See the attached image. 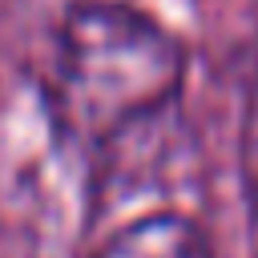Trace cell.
I'll use <instances>...</instances> for the list:
<instances>
[{"mask_svg": "<svg viewBox=\"0 0 258 258\" xmlns=\"http://www.w3.org/2000/svg\"><path fill=\"white\" fill-rule=\"evenodd\" d=\"M181 77L185 48L161 20L121 0H89L60 24L48 97L73 141L105 149L161 117Z\"/></svg>", "mask_w": 258, "mask_h": 258, "instance_id": "1", "label": "cell"}, {"mask_svg": "<svg viewBox=\"0 0 258 258\" xmlns=\"http://www.w3.org/2000/svg\"><path fill=\"white\" fill-rule=\"evenodd\" d=\"M93 258H214V246L185 214H145L109 234Z\"/></svg>", "mask_w": 258, "mask_h": 258, "instance_id": "2", "label": "cell"}, {"mask_svg": "<svg viewBox=\"0 0 258 258\" xmlns=\"http://www.w3.org/2000/svg\"><path fill=\"white\" fill-rule=\"evenodd\" d=\"M242 189L250 214V246L258 258V85L246 101V121H242Z\"/></svg>", "mask_w": 258, "mask_h": 258, "instance_id": "3", "label": "cell"}]
</instances>
